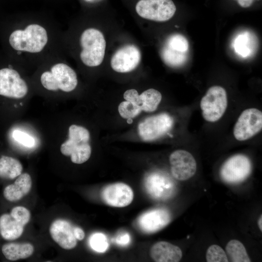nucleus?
<instances>
[{"mask_svg": "<svg viewBox=\"0 0 262 262\" xmlns=\"http://www.w3.org/2000/svg\"><path fill=\"white\" fill-rule=\"evenodd\" d=\"M89 139L88 130L81 126L71 125L68 129V137L61 144L60 151L63 155L70 156L72 163L83 164L91 154Z\"/></svg>", "mask_w": 262, "mask_h": 262, "instance_id": "nucleus-1", "label": "nucleus"}, {"mask_svg": "<svg viewBox=\"0 0 262 262\" xmlns=\"http://www.w3.org/2000/svg\"><path fill=\"white\" fill-rule=\"evenodd\" d=\"M48 41L46 30L37 24L28 25L24 30H16L10 34L9 42L17 51L30 53L41 51Z\"/></svg>", "mask_w": 262, "mask_h": 262, "instance_id": "nucleus-2", "label": "nucleus"}, {"mask_svg": "<svg viewBox=\"0 0 262 262\" xmlns=\"http://www.w3.org/2000/svg\"><path fill=\"white\" fill-rule=\"evenodd\" d=\"M80 42L82 48L80 56L82 63L89 67L99 66L103 61L106 47L102 33L95 28H88L82 33Z\"/></svg>", "mask_w": 262, "mask_h": 262, "instance_id": "nucleus-3", "label": "nucleus"}, {"mask_svg": "<svg viewBox=\"0 0 262 262\" xmlns=\"http://www.w3.org/2000/svg\"><path fill=\"white\" fill-rule=\"evenodd\" d=\"M40 82L46 89L52 91L69 92L74 90L78 84L76 72L63 63L55 64L49 70L44 72L41 75Z\"/></svg>", "mask_w": 262, "mask_h": 262, "instance_id": "nucleus-4", "label": "nucleus"}, {"mask_svg": "<svg viewBox=\"0 0 262 262\" xmlns=\"http://www.w3.org/2000/svg\"><path fill=\"white\" fill-rule=\"evenodd\" d=\"M228 106L225 89L218 85L211 87L200 102L203 118L209 122H215L225 114Z\"/></svg>", "mask_w": 262, "mask_h": 262, "instance_id": "nucleus-5", "label": "nucleus"}, {"mask_svg": "<svg viewBox=\"0 0 262 262\" xmlns=\"http://www.w3.org/2000/svg\"><path fill=\"white\" fill-rule=\"evenodd\" d=\"M30 218L31 213L26 207H14L9 213L0 216V235L8 241L18 239L23 234L24 227Z\"/></svg>", "mask_w": 262, "mask_h": 262, "instance_id": "nucleus-6", "label": "nucleus"}, {"mask_svg": "<svg viewBox=\"0 0 262 262\" xmlns=\"http://www.w3.org/2000/svg\"><path fill=\"white\" fill-rule=\"evenodd\" d=\"M135 10L144 19L164 22L174 15L176 7L172 0H140L136 4Z\"/></svg>", "mask_w": 262, "mask_h": 262, "instance_id": "nucleus-7", "label": "nucleus"}, {"mask_svg": "<svg viewBox=\"0 0 262 262\" xmlns=\"http://www.w3.org/2000/svg\"><path fill=\"white\" fill-rule=\"evenodd\" d=\"M262 129V112L255 108L244 110L238 117L233 129L234 138L238 141L249 139Z\"/></svg>", "mask_w": 262, "mask_h": 262, "instance_id": "nucleus-8", "label": "nucleus"}, {"mask_svg": "<svg viewBox=\"0 0 262 262\" xmlns=\"http://www.w3.org/2000/svg\"><path fill=\"white\" fill-rule=\"evenodd\" d=\"M174 124L173 117L163 113L148 117L141 122L138 127V133L145 141L155 140L166 134Z\"/></svg>", "mask_w": 262, "mask_h": 262, "instance_id": "nucleus-9", "label": "nucleus"}, {"mask_svg": "<svg viewBox=\"0 0 262 262\" xmlns=\"http://www.w3.org/2000/svg\"><path fill=\"white\" fill-rule=\"evenodd\" d=\"M252 170L250 159L244 154H236L229 158L221 167L222 179L229 183H238L245 180Z\"/></svg>", "mask_w": 262, "mask_h": 262, "instance_id": "nucleus-10", "label": "nucleus"}, {"mask_svg": "<svg viewBox=\"0 0 262 262\" xmlns=\"http://www.w3.org/2000/svg\"><path fill=\"white\" fill-rule=\"evenodd\" d=\"M144 184L148 194L157 200L169 199L176 191V185L171 178L161 171H154L147 175Z\"/></svg>", "mask_w": 262, "mask_h": 262, "instance_id": "nucleus-11", "label": "nucleus"}, {"mask_svg": "<svg viewBox=\"0 0 262 262\" xmlns=\"http://www.w3.org/2000/svg\"><path fill=\"white\" fill-rule=\"evenodd\" d=\"M28 92L26 82L16 70L10 68L0 69V95L11 98L25 97Z\"/></svg>", "mask_w": 262, "mask_h": 262, "instance_id": "nucleus-12", "label": "nucleus"}, {"mask_svg": "<svg viewBox=\"0 0 262 262\" xmlns=\"http://www.w3.org/2000/svg\"><path fill=\"white\" fill-rule=\"evenodd\" d=\"M169 163L171 174L177 180H188L196 172V162L192 154L185 150L173 151L169 156Z\"/></svg>", "mask_w": 262, "mask_h": 262, "instance_id": "nucleus-13", "label": "nucleus"}, {"mask_svg": "<svg viewBox=\"0 0 262 262\" xmlns=\"http://www.w3.org/2000/svg\"><path fill=\"white\" fill-rule=\"evenodd\" d=\"M141 60L140 49L135 45L129 44L118 49L113 55L110 65L117 72L127 73L135 69Z\"/></svg>", "mask_w": 262, "mask_h": 262, "instance_id": "nucleus-14", "label": "nucleus"}, {"mask_svg": "<svg viewBox=\"0 0 262 262\" xmlns=\"http://www.w3.org/2000/svg\"><path fill=\"white\" fill-rule=\"evenodd\" d=\"M170 212L164 208H157L147 211L138 218V225L146 233L156 232L166 226L171 221Z\"/></svg>", "mask_w": 262, "mask_h": 262, "instance_id": "nucleus-15", "label": "nucleus"}, {"mask_svg": "<svg viewBox=\"0 0 262 262\" xmlns=\"http://www.w3.org/2000/svg\"><path fill=\"white\" fill-rule=\"evenodd\" d=\"M101 197L104 202L110 206L124 207L131 203L133 193L129 185L119 182L105 187Z\"/></svg>", "mask_w": 262, "mask_h": 262, "instance_id": "nucleus-16", "label": "nucleus"}, {"mask_svg": "<svg viewBox=\"0 0 262 262\" xmlns=\"http://www.w3.org/2000/svg\"><path fill=\"white\" fill-rule=\"evenodd\" d=\"M49 232L53 241L64 249H72L77 245L73 228L66 220L58 219L54 220L50 224Z\"/></svg>", "mask_w": 262, "mask_h": 262, "instance_id": "nucleus-17", "label": "nucleus"}, {"mask_svg": "<svg viewBox=\"0 0 262 262\" xmlns=\"http://www.w3.org/2000/svg\"><path fill=\"white\" fill-rule=\"evenodd\" d=\"M32 187V180L30 175L24 173L18 176L13 183L5 186L3 196L7 201L16 202L26 196Z\"/></svg>", "mask_w": 262, "mask_h": 262, "instance_id": "nucleus-18", "label": "nucleus"}, {"mask_svg": "<svg viewBox=\"0 0 262 262\" xmlns=\"http://www.w3.org/2000/svg\"><path fill=\"white\" fill-rule=\"evenodd\" d=\"M151 258L157 262H178L182 256L180 248L165 241L156 243L150 251Z\"/></svg>", "mask_w": 262, "mask_h": 262, "instance_id": "nucleus-19", "label": "nucleus"}, {"mask_svg": "<svg viewBox=\"0 0 262 262\" xmlns=\"http://www.w3.org/2000/svg\"><path fill=\"white\" fill-rule=\"evenodd\" d=\"M1 252L7 260L16 261L32 256L34 252V246L27 242H9L2 246Z\"/></svg>", "mask_w": 262, "mask_h": 262, "instance_id": "nucleus-20", "label": "nucleus"}, {"mask_svg": "<svg viewBox=\"0 0 262 262\" xmlns=\"http://www.w3.org/2000/svg\"><path fill=\"white\" fill-rule=\"evenodd\" d=\"M22 170V164L16 158L6 155L0 157V178L13 180L21 174Z\"/></svg>", "mask_w": 262, "mask_h": 262, "instance_id": "nucleus-21", "label": "nucleus"}, {"mask_svg": "<svg viewBox=\"0 0 262 262\" xmlns=\"http://www.w3.org/2000/svg\"><path fill=\"white\" fill-rule=\"evenodd\" d=\"M226 252L231 262H250V259L244 245L239 240H230L226 246Z\"/></svg>", "mask_w": 262, "mask_h": 262, "instance_id": "nucleus-22", "label": "nucleus"}, {"mask_svg": "<svg viewBox=\"0 0 262 262\" xmlns=\"http://www.w3.org/2000/svg\"><path fill=\"white\" fill-rule=\"evenodd\" d=\"M142 111L152 112L155 111L160 104L162 96L161 93L153 88L148 89L139 95Z\"/></svg>", "mask_w": 262, "mask_h": 262, "instance_id": "nucleus-23", "label": "nucleus"}, {"mask_svg": "<svg viewBox=\"0 0 262 262\" xmlns=\"http://www.w3.org/2000/svg\"><path fill=\"white\" fill-rule=\"evenodd\" d=\"M161 55L165 64L172 67L181 66L187 59L186 53L177 51L165 45L161 50Z\"/></svg>", "mask_w": 262, "mask_h": 262, "instance_id": "nucleus-24", "label": "nucleus"}, {"mask_svg": "<svg viewBox=\"0 0 262 262\" xmlns=\"http://www.w3.org/2000/svg\"><path fill=\"white\" fill-rule=\"evenodd\" d=\"M253 40L248 32L239 34L233 43V47L236 53L243 57L249 56L253 51L252 41Z\"/></svg>", "mask_w": 262, "mask_h": 262, "instance_id": "nucleus-25", "label": "nucleus"}, {"mask_svg": "<svg viewBox=\"0 0 262 262\" xmlns=\"http://www.w3.org/2000/svg\"><path fill=\"white\" fill-rule=\"evenodd\" d=\"M165 46L177 51L186 53L189 44L186 38L180 34H174L168 37Z\"/></svg>", "mask_w": 262, "mask_h": 262, "instance_id": "nucleus-26", "label": "nucleus"}, {"mask_svg": "<svg viewBox=\"0 0 262 262\" xmlns=\"http://www.w3.org/2000/svg\"><path fill=\"white\" fill-rule=\"evenodd\" d=\"M206 259L208 262H229L225 251L217 245H212L208 247L206 253Z\"/></svg>", "mask_w": 262, "mask_h": 262, "instance_id": "nucleus-27", "label": "nucleus"}, {"mask_svg": "<svg viewBox=\"0 0 262 262\" xmlns=\"http://www.w3.org/2000/svg\"><path fill=\"white\" fill-rule=\"evenodd\" d=\"M118 110L121 116L126 119L135 117L142 111L140 106L128 101L121 102Z\"/></svg>", "mask_w": 262, "mask_h": 262, "instance_id": "nucleus-28", "label": "nucleus"}, {"mask_svg": "<svg viewBox=\"0 0 262 262\" xmlns=\"http://www.w3.org/2000/svg\"><path fill=\"white\" fill-rule=\"evenodd\" d=\"M90 244L94 250L98 252H104L108 246L105 236L101 233L93 234L90 239Z\"/></svg>", "mask_w": 262, "mask_h": 262, "instance_id": "nucleus-29", "label": "nucleus"}, {"mask_svg": "<svg viewBox=\"0 0 262 262\" xmlns=\"http://www.w3.org/2000/svg\"><path fill=\"white\" fill-rule=\"evenodd\" d=\"M13 137L16 141L27 147H32L34 144V138L22 131H14L13 132Z\"/></svg>", "mask_w": 262, "mask_h": 262, "instance_id": "nucleus-30", "label": "nucleus"}, {"mask_svg": "<svg viewBox=\"0 0 262 262\" xmlns=\"http://www.w3.org/2000/svg\"><path fill=\"white\" fill-rule=\"evenodd\" d=\"M123 97L126 101L141 106V103L139 95L135 89H131L126 91L124 93Z\"/></svg>", "mask_w": 262, "mask_h": 262, "instance_id": "nucleus-31", "label": "nucleus"}, {"mask_svg": "<svg viewBox=\"0 0 262 262\" xmlns=\"http://www.w3.org/2000/svg\"><path fill=\"white\" fill-rule=\"evenodd\" d=\"M73 233L77 240H82L85 237L84 231L79 227H75L73 228Z\"/></svg>", "mask_w": 262, "mask_h": 262, "instance_id": "nucleus-32", "label": "nucleus"}, {"mask_svg": "<svg viewBox=\"0 0 262 262\" xmlns=\"http://www.w3.org/2000/svg\"><path fill=\"white\" fill-rule=\"evenodd\" d=\"M116 241L118 244L125 245L127 244L130 241V236L128 234L121 235L118 236Z\"/></svg>", "mask_w": 262, "mask_h": 262, "instance_id": "nucleus-33", "label": "nucleus"}, {"mask_svg": "<svg viewBox=\"0 0 262 262\" xmlns=\"http://www.w3.org/2000/svg\"><path fill=\"white\" fill-rule=\"evenodd\" d=\"M238 4L242 7L247 8L251 5L254 0H237Z\"/></svg>", "mask_w": 262, "mask_h": 262, "instance_id": "nucleus-34", "label": "nucleus"}, {"mask_svg": "<svg viewBox=\"0 0 262 262\" xmlns=\"http://www.w3.org/2000/svg\"><path fill=\"white\" fill-rule=\"evenodd\" d=\"M258 225L261 231H262V215H261L260 217H259L258 220Z\"/></svg>", "mask_w": 262, "mask_h": 262, "instance_id": "nucleus-35", "label": "nucleus"}, {"mask_svg": "<svg viewBox=\"0 0 262 262\" xmlns=\"http://www.w3.org/2000/svg\"><path fill=\"white\" fill-rule=\"evenodd\" d=\"M132 120L131 119V118H129V119H127V122L129 124L132 123Z\"/></svg>", "mask_w": 262, "mask_h": 262, "instance_id": "nucleus-36", "label": "nucleus"}, {"mask_svg": "<svg viewBox=\"0 0 262 262\" xmlns=\"http://www.w3.org/2000/svg\"></svg>", "mask_w": 262, "mask_h": 262, "instance_id": "nucleus-37", "label": "nucleus"}]
</instances>
